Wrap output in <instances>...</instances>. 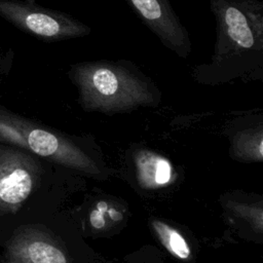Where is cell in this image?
Returning a JSON list of instances; mask_svg holds the SVG:
<instances>
[{"label": "cell", "mask_w": 263, "mask_h": 263, "mask_svg": "<svg viewBox=\"0 0 263 263\" xmlns=\"http://www.w3.org/2000/svg\"><path fill=\"white\" fill-rule=\"evenodd\" d=\"M210 10L216 23L214 51L210 62L192 68V77L204 84L262 80L263 1L210 0Z\"/></svg>", "instance_id": "6da1fadb"}, {"label": "cell", "mask_w": 263, "mask_h": 263, "mask_svg": "<svg viewBox=\"0 0 263 263\" xmlns=\"http://www.w3.org/2000/svg\"><path fill=\"white\" fill-rule=\"evenodd\" d=\"M67 74L86 110L124 112L156 105L160 100L153 80L129 60L78 62L70 65Z\"/></svg>", "instance_id": "7a4b0ae2"}, {"label": "cell", "mask_w": 263, "mask_h": 263, "mask_svg": "<svg viewBox=\"0 0 263 263\" xmlns=\"http://www.w3.org/2000/svg\"><path fill=\"white\" fill-rule=\"evenodd\" d=\"M0 15L44 42L65 41L91 34V28L75 16L44 7L35 0H0Z\"/></svg>", "instance_id": "3957f363"}, {"label": "cell", "mask_w": 263, "mask_h": 263, "mask_svg": "<svg viewBox=\"0 0 263 263\" xmlns=\"http://www.w3.org/2000/svg\"><path fill=\"white\" fill-rule=\"evenodd\" d=\"M160 43L181 59L192 51L191 37L170 0H124Z\"/></svg>", "instance_id": "277c9868"}, {"label": "cell", "mask_w": 263, "mask_h": 263, "mask_svg": "<svg viewBox=\"0 0 263 263\" xmlns=\"http://www.w3.org/2000/svg\"><path fill=\"white\" fill-rule=\"evenodd\" d=\"M36 174L31 157L0 149V213H13L22 205L32 192Z\"/></svg>", "instance_id": "5b68a950"}, {"label": "cell", "mask_w": 263, "mask_h": 263, "mask_svg": "<svg viewBox=\"0 0 263 263\" xmlns=\"http://www.w3.org/2000/svg\"><path fill=\"white\" fill-rule=\"evenodd\" d=\"M0 263H68L65 254L44 236L21 231L7 243Z\"/></svg>", "instance_id": "8992f818"}, {"label": "cell", "mask_w": 263, "mask_h": 263, "mask_svg": "<svg viewBox=\"0 0 263 263\" xmlns=\"http://www.w3.org/2000/svg\"><path fill=\"white\" fill-rule=\"evenodd\" d=\"M154 225L163 245L170 250V252L182 259H187L189 257L190 250L180 233L160 222H155Z\"/></svg>", "instance_id": "52a82bcc"}, {"label": "cell", "mask_w": 263, "mask_h": 263, "mask_svg": "<svg viewBox=\"0 0 263 263\" xmlns=\"http://www.w3.org/2000/svg\"><path fill=\"white\" fill-rule=\"evenodd\" d=\"M170 180H171V164L165 159L157 158L154 183L157 185H164Z\"/></svg>", "instance_id": "ba28073f"}, {"label": "cell", "mask_w": 263, "mask_h": 263, "mask_svg": "<svg viewBox=\"0 0 263 263\" xmlns=\"http://www.w3.org/2000/svg\"><path fill=\"white\" fill-rule=\"evenodd\" d=\"M89 221L90 224L95 227V228H102L105 225V220H104V216L103 214L98 211V210H93L91 211L90 215H89Z\"/></svg>", "instance_id": "9c48e42d"}, {"label": "cell", "mask_w": 263, "mask_h": 263, "mask_svg": "<svg viewBox=\"0 0 263 263\" xmlns=\"http://www.w3.org/2000/svg\"><path fill=\"white\" fill-rule=\"evenodd\" d=\"M108 213H109L110 218L113 220H121V218H122V215L119 212L115 211L114 209H108Z\"/></svg>", "instance_id": "30bf717a"}, {"label": "cell", "mask_w": 263, "mask_h": 263, "mask_svg": "<svg viewBox=\"0 0 263 263\" xmlns=\"http://www.w3.org/2000/svg\"><path fill=\"white\" fill-rule=\"evenodd\" d=\"M108 204H107V202H105V201H103V200H101V201H99L98 202V204H97V210L98 211H100L102 214H104V213H106L107 211H108Z\"/></svg>", "instance_id": "8fae6325"}]
</instances>
